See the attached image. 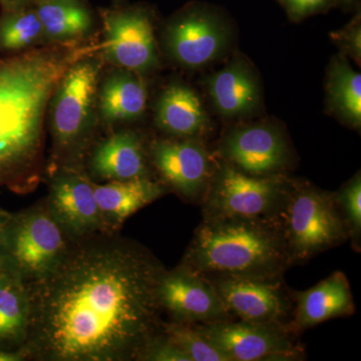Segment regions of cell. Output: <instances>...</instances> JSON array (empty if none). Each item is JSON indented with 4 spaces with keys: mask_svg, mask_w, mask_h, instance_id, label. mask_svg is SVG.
I'll list each match as a JSON object with an SVG mask.
<instances>
[{
    "mask_svg": "<svg viewBox=\"0 0 361 361\" xmlns=\"http://www.w3.org/2000/svg\"><path fill=\"white\" fill-rule=\"evenodd\" d=\"M89 167L94 177L106 182L149 178L144 144L130 130H118L97 142L90 154Z\"/></svg>",
    "mask_w": 361,
    "mask_h": 361,
    "instance_id": "obj_16",
    "label": "cell"
},
{
    "mask_svg": "<svg viewBox=\"0 0 361 361\" xmlns=\"http://www.w3.org/2000/svg\"><path fill=\"white\" fill-rule=\"evenodd\" d=\"M149 158L169 186L189 199L205 193L215 169L203 145L189 137L156 140Z\"/></svg>",
    "mask_w": 361,
    "mask_h": 361,
    "instance_id": "obj_15",
    "label": "cell"
},
{
    "mask_svg": "<svg viewBox=\"0 0 361 361\" xmlns=\"http://www.w3.org/2000/svg\"><path fill=\"white\" fill-rule=\"evenodd\" d=\"M148 89L141 75L115 68L102 75L97 87L99 120L106 125L141 118L147 108Z\"/></svg>",
    "mask_w": 361,
    "mask_h": 361,
    "instance_id": "obj_17",
    "label": "cell"
},
{
    "mask_svg": "<svg viewBox=\"0 0 361 361\" xmlns=\"http://www.w3.org/2000/svg\"><path fill=\"white\" fill-rule=\"evenodd\" d=\"M163 334L179 346L191 361H230L222 350L202 334L196 324L163 323Z\"/></svg>",
    "mask_w": 361,
    "mask_h": 361,
    "instance_id": "obj_26",
    "label": "cell"
},
{
    "mask_svg": "<svg viewBox=\"0 0 361 361\" xmlns=\"http://www.w3.org/2000/svg\"><path fill=\"white\" fill-rule=\"evenodd\" d=\"M230 32L218 16L203 11H185L173 18L163 33L170 59L186 68L212 63L227 49Z\"/></svg>",
    "mask_w": 361,
    "mask_h": 361,
    "instance_id": "obj_11",
    "label": "cell"
},
{
    "mask_svg": "<svg viewBox=\"0 0 361 361\" xmlns=\"http://www.w3.org/2000/svg\"><path fill=\"white\" fill-rule=\"evenodd\" d=\"M336 205L342 216L348 235L357 244L361 232V179L360 174L355 175L339 193L334 195Z\"/></svg>",
    "mask_w": 361,
    "mask_h": 361,
    "instance_id": "obj_27",
    "label": "cell"
},
{
    "mask_svg": "<svg viewBox=\"0 0 361 361\" xmlns=\"http://www.w3.org/2000/svg\"><path fill=\"white\" fill-rule=\"evenodd\" d=\"M216 110L226 118H241L253 113L260 104L257 75L243 59H235L207 82Z\"/></svg>",
    "mask_w": 361,
    "mask_h": 361,
    "instance_id": "obj_19",
    "label": "cell"
},
{
    "mask_svg": "<svg viewBox=\"0 0 361 361\" xmlns=\"http://www.w3.org/2000/svg\"><path fill=\"white\" fill-rule=\"evenodd\" d=\"M47 44H78L92 39L94 13L84 0H37L33 4Z\"/></svg>",
    "mask_w": 361,
    "mask_h": 361,
    "instance_id": "obj_21",
    "label": "cell"
},
{
    "mask_svg": "<svg viewBox=\"0 0 361 361\" xmlns=\"http://www.w3.org/2000/svg\"><path fill=\"white\" fill-rule=\"evenodd\" d=\"M71 241L44 205L11 215L0 235V248L6 269L28 283L51 271Z\"/></svg>",
    "mask_w": 361,
    "mask_h": 361,
    "instance_id": "obj_7",
    "label": "cell"
},
{
    "mask_svg": "<svg viewBox=\"0 0 361 361\" xmlns=\"http://www.w3.org/2000/svg\"><path fill=\"white\" fill-rule=\"evenodd\" d=\"M104 65L99 51L82 56L66 71L52 92L47 115L52 141L51 171L78 169L90 151L99 121L97 87Z\"/></svg>",
    "mask_w": 361,
    "mask_h": 361,
    "instance_id": "obj_4",
    "label": "cell"
},
{
    "mask_svg": "<svg viewBox=\"0 0 361 361\" xmlns=\"http://www.w3.org/2000/svg\"><path fill=\"white\" fill-rule=\"evenodd\" d=\"M196 325L230 361L296 360L302 356L288 325L230 319Z\"/></svg>",
    "mask_w": 361,
    "mask_h": 361,
    "instance_id": "obj_9",
    "label": "cell"
},
{
    "mask_svg": "<svg viewBox=\"0 0 361 361\" xmlns=\"http://www.w3.org/2000/svg\"><path fill=\"white\" fill-rule=\"evenodd\" d=\"M94 195L106 231L120 227L130 216L166 193V187L149 178L94 183Z\"/></svg>",
    "mask_w": 361,
    "mask_h": 361,
    "instance_id": "obj_20",
    "label": "cell"
},
{
    "mask_svg": "<svg viewBox=\"0 0 361 361\" xmlns=\"http://www.w3.org/2000/svg\"><path fill=\"white\" fill-rule=\"evenodd\" d=\"M332 35H334L332 37L334 39L341 42L342 47L350 52L351 56H355L356 59H360L361 32L360 25L351 26L348 30L332 33Z\"/></svg>",
    "mask_w": 361,
    "mask_h": 361,
    "instance_id": "obj_29",
    "label": "cell"
},
{
    "mask_svg": "<svg viewBox=\"0 0 361 361\" xmlns=\"http://www.w3.org/2000/svg\"><path fill=\"white\" fill-rule=\"evenodd\" d=\"M11 214L0 209V235H1L2 231H4V229L6 228V226L7 223H8L9 219H11Z\"/></svg>",
    "mask_w": 361,
    "mask_h": 361,
    "instance_id": "obj_33",
    "label": "cell"
},
{
    "mask_svg": "<svg viewBox=\"0 0 361 361\" xmlns=\"http://www.w3.org/2000/svg\"><path fill=\"white\" fill-rule=\"evenodd\" d=\"M285 6L294 16L303 18L319 11L327 0H283Z\"/></svg>",
    "mask_w": 361,
    "mask_h": 361,
    "instance_id": "obj_30",
    "label": "cell"
},
{
    "mask_svg": "<svg viewBox=\"0 0 361 361\" xmlns=\"http://www.w3.org/2000/svg\"><path fill=\"white\" fill-rule=\"evenodd\" d=\"M159 300L161 310H167L177 322L205 324L232 316L210 280L182 264L164 273Z\"/></svg>",
    "mask_w": 361,
    "mask_h": 361,
    "instance_id": "obj_13",
    "label": "cell"
},
{
    "mask_svg": "<svg viewBox=\"0 0 361 361\" xmlns=\"http://www.w3.org/2000/svg\"><path fill=\"white\" fill-rule=\"evenodd\" d=\"M25 357L26 355L23 349L18 353L0 349V361H20L25 360Z\"/></svg>",
    "mask_w": 361,
    "mask_h": 361,
    "instance_id": "obj_32",
    "label": "cell"
},
{
    "mask_svg": "<svg viewBox=\"0 0 361 361\" xmlns=\"http://www.w3.org/2000/svg\"><path fill=\"white\" fill-rule=\"evenodd\" d=\"M330 106L344 122L353 128L361 125V75L344 58H336L329 68Z\"/></svg>",
    "mask_w": 361,
    "mask_h": 361,
    "instance_id": "obj_24",
    "label": "cell"
},
{
    "mask_svg": "<svg viewBox=\"0 0 361 361\" xmlns=\"http://www.w3.org/2000/svg\"><path fill=\"white\" fill-rule=\"evenodd\" d=\"M30 324L27 282L6 269L0 273V348L25 343Z\"/></svg>",
    "mask_w": 361,
    "mask_h": 361,
    "instance_id": "obj_23",
    "label": "cell"
},
{
    "mask_svg": "<svg viewBox=\"0 0 361 361\" xmlns=\"http://www.w3.org/2000/svg\"><path fill=\"white\" fill-rule=\"evenodd\" d=\"M208 116L200 97L183 82L168 85L155 106L157 127L177 137L198 135L208 126Z\"/></svg>",
    "mask_w": 361,
    "mask_h": 361,
    "instance_id": "obj_22",
    "label": "cell"
},
{
    "mask_svg": "<svg viewBox=\"0 0 361 361\" xmlns=\"http://www.w3.org/2000/svg\"><path fill=\"white\" fill-rule=\"evenodd\" d=\"M296 302L292 330L301 331L332 318L351 315L355 311L348 278L334 272L308 290L294 294Z\"/></svg>",
    "mask_w": 361,
    "mask_h": 361,
    "instance_id": "obj_18",
    "label": "cell"
},
{
    "mask_svg": "<svg viewBox=\"0 0 361 361\" xmlns=\"http://www.w3.org/2000/svg\"><path fill=\"white\" fill-rule=\"evenodd\" d=\"M99 47L90 39L0 58V188L25 194L39 184L52 92L73 63Z\"/></svg>",
    "mask_w": 361,
    "mask_h": 361,
    "instance_id": "obj_2",
    "label": "cell"
},
{
    "mask_svg": "<svg viewBox=\"0 0 361 361\" xmlns=\"http://www.w3.org/2000/svg\"><path fill=\"white\" fill-rule=\"evenodd\" d=\"M47 45L44 28L35 6L1 11L0 14V52L18 54Z\"/></svg>",
    "mask_w": 361,
    "mask_h": 361,
    "instance_id": "obj_25",
    "label": "cell"
},
{
    "mask_svg": "<svg viewBox=\"0 0 361 361\" xmlns=\"http://www.w3.org/2000/svg\"><path fill=\"white\" fill-rule=\"evenodd\" d=\"M165 267L144 247L97 233L73 240L51 271L28 282L26 356L54 361L139 360L163 332Z\"/></svg>",
    "mask_w": 361,
    "mask_h": 361,
    "instance_id": "obj_1",
    "label": "cell"
},
{
    "mask_svg": "<svg viewBox=\"0 0 361 361\" xmlns=\"http://www.w3.org/2000/svg\"><path fill=\"white\" fill-rule=\"evenodd\" d=\"M221 152L227 163L253 176L280 174L289 160L283 134L264 123L234 128L223 139Z\"/></svg>",
    "mask_w": 361,
    "mask_h": 361,
    "instance_id": "obj_14",
    "label": "cell"
},
{
    "mask_svg": "<svg viewBox=\"0 0 361 361\" xmlns=\"http://www.w3.org/2000/svg\"><path fill=\"white\" fill-rule=\"evenodd\" d=\"M182 265L205 277L281 278L292 265L279 218H207Z\"/></svg>",
    "mask_w": 361,
    "mask_h": 361,
    "instance_id": "obj_3",
    "label": "cell"
},
{
    "mask_svg": "<svg viewBox=\"0 0 361 361\" xmlns=\"http://www.w3.org/2000/svg\"><path fill=\"white\" fill-rule=\"evenodd\" d=\"M279 219L292 265L341 245L349 237L334 195L307 183L292 180Z\"/></svg>",
    "mask_w": 361,
    "mask_h": 361,
    "instance_id": "obj_5",
    "label": "cell"
},
{
    "mask_svg": "<svg viewBox=\"0 0 361 361\" xmlns=\"http://www.w3.org/2000/svg\"><path fill=\"white\" fill-rule=\"evenodd\" d=\"M37 0H0L1 11L20 8V7L33 6Z\"/></svg>",
    "mask_w": 361,
    "mask_h": 361,
    "instance_id": "obj_31",
    "label": "cell"
},
{
    "mask_svg": "<svg viewBox=\"0 0 361 361\" xmlns=\"http://www.w3.org/2000/svg\"><path fill=\"white\" fill-rule=\"evenodd\" d=\"M139 360L191 361L189 356L161 332L142 350Z\"/></svg>",
    "mask_w": 361,
    "mask_h": 361,
    "instance_id": "obj_28",
    "label": "cell"
},
{
    "mask_svg": "<svg viewBox=\"0 0 361 361\" xmlns=\"http://www.w3.org/2000/svg\"><path fill=\"white\" fill-rule=\"evenodd\" d=\"M45 205L71 240L108 232L97 205L94 183L78 169L51 171Z\"/></svg>",
    "mask_w": 361,
    "mask_h": 361,
    "instance_id": "obj_10",
    "label": "cell"
},
{
    "mask_svg": "<svg viewBox=\"0 0 361 361\" xmlns=\"http://www.w3.org/2000/svg\"><path fill=\"white\" fill-rule=\"evenodd\" d=\"M114 1H115L116 4H118V2L122 1V0H114Z\"/></svg>",
    "mask_w": 361,
    "mask_h": 361,
    "instance_id": "obj_35",
    "label": "cell"
},
{
    "mask_svg": "<svg viewBox=\"0 0 361 361\" xmlns=\"http://www.w3.org/2000/svg\"><path fill=\"white\" fill-rule=\"evenodd\" d=\"M6 269V259H4V253L0 248V273Z\"/></svg>",
    "mask_w": 361,
    "mask_h": 361,
    "instance_id": "obj_34",
    "label": "cell"
},
{
    "mask_svg": "<svg viewBox=\"0 0 361 361\" xmlns=\"http://www.w3.org/2000/svg\"><path fill=\"white\" fill-rule=\"evenodd\" d=\"M292 180L281 174H246L223 160L217 164L205 193L204 219L221 217L279 218Z\"/></svg>",
    "mask_w": 361,
    "mask_h": 361,
    "instance_id": "obj_6",
    "label": "cell"
},
{
    "mask_svg": "<svg viewBox=\"0 0 361 361\" xmlns=\"http://www.w3.org/2000/svg\"><path fill=\"white\" fill-rule=\"evenodd\" d=\"M103 40L99 54L104 63L139 75L160 66L153 21L141 8L114 9L102 13Z\"/></svg>",
    "mask_w": 361,
    "mask_h": 361,
    "instance_id": "obj_8",
    "label": "cell"
},
{
    "mask_svg": "<svg viewBox=\"0 0 361 361\" xmlns=\"http://www.w3.org/2000/svg\"><path fill=\"white\" fill-rule=\"evenodd\" d=\"M230 314L263 324H285L291 300L281 278L210 276Z\"/></svg>",
    "mask_w": 361,
    "mask_h": 361,
    "instance_id": "obj_12",
    "label": "cell"
}]
</instances>
